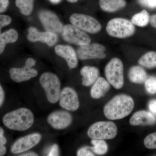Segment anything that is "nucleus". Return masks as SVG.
Listing matches in <instances>:
<instances>
[{"label":"nucleus","instance_id":"18","mask_svg":"<svg viewBox=\"0 0 156 156\" xmlns=\"http://www.w3.org/2000/svg\"><path fill=\"white\" fill-rule=\"evenodd\" d=\"M110 89L108 81L103 77H98L92 86L90 94L91 97L95 99H99L103 97Z\"/></svg>","mask_w":156,"mask_h":156},{"label":"nucleus","instance_id":"30","mask_svg":"<svg viewBox=\"0 0 156 156\" xmlns=\"http://www.w3.org/2000/svg\"><path fill=\"white\" fill-rule=\"evenodd\" d=\"M12 19L10 16L6 15H0V34L2 29L11 23Z\"/></svg>","mask_w":156,"mask_h":156},{"label":"nucleus","instance_id":"40","mask_svg":"<svg viewBox=\"0 0 156 156\" xmlns=\"http://www.w3.org/2000/svg\"><path fill=\"white\" fill-rule=\"evenodd\" d=\"M67 1L70 3H75L77 2L78 0H67Z\"/></svg>","mask_w":156,"mask_h":156},{"label":"nucleus","instance_id":"27","mask_svg":"<svg viewBox=\"0 0 156 156\" xmlns=\"http://www.w3.org/2000/svg\"><path fill=\"white\" fill-rule=\"evenodd\" d=\"M145 88L148 93L150 94L156 93V78L150 77L145 81Z\"/></svg>","mask_w":156,"mask_h":156},{"label":"nucleus","instance_id":"26","mask_svg":"<svg viewBox=\"0 0 156 156\" xmlns=\"http://www.w3.org/2000/svg\"><path fill=\"white\" fill-rule=\"evenodd\" d=\"M91 143L93 147H90V149L98 155H104L107 152L108 146L104 140L92 139Z\"/></svg>","mask_w":156,"mask_h":156},{"label":"nucleus","instance_id":"6","mask_svg":"<svg viewBox=\"0 0 156 156\" xmlns=\"http://www.w3.org/2000/svg\"><path fill=\"white\" fill-rule=\"evenodd\" d=\"M105 72L108 83L115 89L122 88L124 84V66L119 58H112L107 64Z\"/></svg>","mask_w":156,"mask_h":156},{"label":"nucleus","instance_id":"32","mask_svg":"<svg viewBox=\"0 0 156 156\" xmlns=\"http://www.w3.org/2000/svg\"><path fill=\"white\" fill-rule=\"evenodd\" d=\"M138 2L144 6L154 9L156 8V0H138Z\"/></svg>","mask_w":156,"mask_h":156},{"label":"nucleus","instance_id":"33","mask_svg":"<svg viewBox=\"0 0 156 156\" xmlns=\"http://www.w3.org/2000/svg\"><path fill=\"white\" fill-rule=\"evenodd\" d=\"M9 5V0H0V13L5 12Z\"/></svg>","mask_w":156,"mask_h":156},{"label":"nucleus","instance_id":"5","mask_svg":"<svg viewBox=\"0 0 156 156\" xmlns=\"http://www.w3.org/2000/svg\"><path fill=\"white\" fill-rule=\"evenodd\" d=\"M118 134L115 124L112 122L100 121L94 123L90 126L87 134L91 139L110 140L113 139Z\"/></svg>","mask_w":156,"mask_h":156},{"label":"nucleus","instance_id":"4","mask_svg":"<svg viewBox=\"0 0 156 156\" xmlns=\"http://www.w3.org/2000/svg\"><path fill=\"white\" fill-rule=\"evenodd\" d=\"M134 24L131 21L122 18L111 20L108 23L106 31L109 35L119 38H125L133 35L135 32Z\"/></svg>","mask_w":156,"mask_h":156},{"label":"nucleus","instance_id":"24","mask_svg":"<svg viewBox=\"0 0 156 156\" xmlns=\"http://www.w3.org/2000/svg\"><path fill=\"white\" fill-rule=\"evenodd\" d=\"M150 20L149 14L145 10L134 14L132 17L131 21L137 26L144 27L147 25Z\"/></svg>","mask_w":156,"mask_h":156},{"label":"nucleus","instance_id":"21","mask_svg":"<svg viewBox=\"0 0 156 156\" xmlns=\"http://www.w3.org/2000/svg\"><path fill=\"white\" fill-rule=\"evenodd\" d=\"M101 9L108 12H114L126 6L125 0H99Z\"/></svg>","mask_w":156,"mask_h":156},{"label":"nucleus","instance_id":"3","mask_svg":"<svg viewBox=\"0 0 156 156\" xmlns=\"http://www.w3.org/2000/svg\"><path fill=\"white\" fill-rule=\"evenodd\" d=\"M40 83L46 92L47 99L52 104L57 103L61 93V83L56 75L53 73H44L40 78Z\"/></svg>","mask_w":156,"mask_h":156},{"label":"nucleus","instance_id":"11","mask_svg":"<svg viewBox=\"0 0 156 156\" xmlns=\"http://www.w3.org/2000/svg\"><path fill=\"white\" fill-rule=\"evenodd\" d=\"M106 50V48L103 45L98 44H89L80 46L77 50V55L81 60L102 59L106 57V54L105 53Z\"/></svg>","mask_w":156,"mask_h":156},{"label":"nucleus","instance_id":"1","mask_svg":"<svg viewBox=\"0 0 156 156\" xmlns=\"http://www.w3.org/2000/svg\"><path fill=\"white\" fill-rule=\"evenodd\" d=\"M134 107V100L131 96L125 94L117 95L105 105L104 114L108 119L120 120L130 115Z\"/></svg>","mask_w":156,"mask_h":156},{"label":"nucleus","instance_id":"22","mask_svg":"<svg viewBox=\"0 0 156 156\" xmlns=\"http://www.w3.org/2000/svg\"><path fill=\"white\" fill-rule=\"evenodd\" d=\"M18 38V34L17 31L11 29L0 34V54L5 50L6 45L17 41Z\"/></svg>","mask_w":156,"mask_h":156},{"label":"nucleus","instance_id":"12","mask_svg":"<svg viewBox=\"0 0 156 156\" xmlns=\"http://www.w3.org/2000/svg\"><path fill=\"white\" fill-rule=\"evenodd\" d=\"M59 103L60 106L66 110L71 112L76 111L80 107L77 93L73 88L65 87L60 93Z\"/></svg>","mask_w":156,"mask_h":156},{"label":"nucleus","instance_id":"28","mask_svg":"<svg viewBox=\"0 0 156 156\" xmlns=\"http://www.w3.org/2000/svg\"><path fill=\"white\" fill-rule=\"evenodd\" d=\"M144 143L148 149H156V132L148 135L144 139Z\"/></svg>","mask_w":156,"mask_h":156},{"label":"nucleus","instance_id":"7","mask_svg":"<svg viewBox=\"0 0 156 156\" xmlns=\"http://www.w3.org/2000/svg\"><path fill=\"white\" fill-rule=\"evenodd\" d=\"M62 37L66 41L80 46L89 44L91 38L85 31L72 24L63 26Z\"/></svg>","mask_w":156,"mask_h":156},{"label":"nucleus","instance_id":"10","mask_svg":"<svg viewBox=\"0 0 156 156\" xmlns=\"http://www.w3.org/2000/svg\"><path fill=\"white\" fill-rule=\"evenodd\" d=\"M41 138V135L39 133H33L20 137L11 146V152L14 154H19L29 150L37 145Z\"/></svg>","mask_w":156,"mask_h":156},{"label":"nucleus","instance_id":"2","mask_svg":"<svg viewBox=\"0 0 156 156\" xmlns=\"http://www.w3.org/2000/svg\"><path fill=\"white\" fill-rule=\"evenodd\" d=\"M34 116L30 110L21 108L6 114L3 117L4 126L11 130L24 131L33 126Z\"/></svg>","mask_w":156,"mask_h":156},{"label":"nucleus","instance_id":"14","mask_svg":"<svg viewBox=\"0 0 156 156\" xmlns=\"http://www.w3.org/2000/svg\"><path fill=\"white\" fill-rule=\"evenodd\" d=\"M47 121L54 129L63 130L71 124L73 117L69 112L65 111H56L49 115Z\"/></svg>","mask_w":156,"mask_h":156},{"label":"nucleus","instance_id":"35","mask_svg":"<svg viewBox=\"0 0 156 156\" xmlns=\"http://www.w3.org/2000/svg\"><path fill=\"white\" fill-rule=\"evenodd\" d=\"M48 155L49 156L59 155V151H58V147L57 144H55L52 146Z\"/></svg>","mask_w":156,"mask_h":156},{"label":"nucleus","instance_id":"16","mask_svg":"<svg viewBox=\"0 0 156 156\" xmlns=\"http://www.w3.org/2000/svg\"><path fill=\"white\" fill-rule=\"evenodd\" d=\"M55 53L65 59L69 67L74 69L77 66L76 53L73 48L69 45H58L55 48Z\"/></svg>","mask_w":156,"mask_h":156},{"label":"nucleus","instance_id":"36","mask_svg":"<svg viewBox=\"0 0 156 156\" xmlns=\"http://www.w3.org/2000/svg\"><path fill=\"white\" fill-rule=\"evenodd\" d=\"M5 98V94L4 89L0 84V108L3 105Z\"/></svg>","mask_w":156,"mask_h":156},{"label":"nucleus","instance_id":"34","mask_svg":"<svg viewBox=\"0 0 156 156\" xmlns=\"http://www.w3.org/2000/svg\"><path fill=\"white\" fill-rule=\"evenodd\" d=\"M148 108L151 112L156 116V99L151 100L148 104Z\"/></svg>","mask_w":156,"mask_h":156},{"label":"nucleus","instance_id":"37","mask_svg":"<svg viewBox=\"0 0 156 156\" xmlns=\"http://www.w3.org/2000/svg\"><path fill=\"white\" fill-rule=\"evenodd\" d=\"M150 21L151 25L153 27L156 28V14H154L150 17Z\"/></svg>","mask_w":156,"mask_h":156},{"label":"nucleus","instance_id":"38","mask_svg":"<svg viewBox=\"0 0 156 156\" xmlns=\"http://www.w3.org/2000/svg\"><path fill=\"white\" fill-rule=\"evenodd\" d=\"M21 156H37L38 154L35 152H30L22 154L20 155Z\"/></svg>","mask_w":156,"mask_h":156},{"label":"nucleus","instance_id":"31","mask_svg":"<svg viewBox=\"0 0 156 156\" xmlns=\"http://www.w3.org/2000/svg\"><path fill=\"white\" fill-rule=\"evenodd\" d=\"M90 147H83L81 148L77 152L78 156H95L94 154L91 151L89 150Z\"/></svg>","mask_w":156,"mask_h":156},{"label":"nucleus","instance_id":"25","mask_svg":"<svg viewBox=\"0 0 156 156\" xmlns=\"http://www.w3.org/2000/svg\"><path fill=\"white\" fill-rule=\"evenodd\" d=\"M34 0H16L15 4L23 15L28 16L32 12Z\"/></svg>","mask_w":156,"mask_h":156},{"label":"nucleus","instance_id":"15","mask_svg":"<svg viewBox=\"0 0 156 156\" xmlns=\"http://www.w3.org/2000/svg\"><path fill=\"white\" fill-rule=\"evenodd\" d=\"M27 38L31 42L41 41L50 47L53 46L57 41V36L56 34L48 31L44 32H40L34 27L29 28Z\"/></svg>","mask_w":156,"mask_h":156},{"label":"nucleus","instance_id":"39","mask_svg":"<svg viewBox=\"0 0 156 156\" xmlns=\"http://www.w3.org/2000/svg\"><path fill=\"white\" fill-rule=\"evenodd\" d=\"M50 2L53 4H58V3L61 2V0H50Z\"/></svg>","mask_w":156,"mask_h":156},{"label":"nucleus","instance_id":"13","mask_svg":"<svg viewBox=\"0 0 156 156\" xmlns=\"http://www.w3.org/2000/svg\"><path fill=\"white\" fill-rule=\"evenodd\" d=\"M39 17L42 24L48 31L58 34L62 32L63 26L56 14L50 11H41Z\"/></svg>","mask_w":156,"mask_h":156},{"label":"nucleus","instance_id":"9","mask_svg":"<svg viewBox=\"0 0 156 156\" xmlns=\"http://www.w3.org/2000/svg\"><path fill=\"white\" fill-rule=\"evenodd\" d=\"M35 63L34 59L29 58L27 59L25 66L23 67L11 68L9 72L11 80L16 83H21L36 76L38 74L37 71L32 68Z\"/></svg>","mask_w":156,"mask_h":156},{"label":"nucleus","instance_id":"29","mask_svg":"<svg viewBox=\"0 0 156 156\" xmlns=\"http://www.w3.org/2000/svg\"><path fill=\"white\" fill-rule=\"evenodd\" d=\"M7 140L4 136V131L2 127H0V156L5 155L7 152L5 144Z\"/></svg>","mask_w":156,"mask_h":156},{"label":"nucleus","instance_id":"23","mask_svg":"<svg viewBox=\"0 0 156 156\" xmlns=\"http://www.w3.org/2000/svg\"><path fill=\"white\" fill-rule=\"evenodd\" d=\"M140 65L148 69L156 67V52L151 51L145 53L138 61Z\"/></svg>","mask_w":156,"mask_h":156},{"label":"nucleus","instance_id":"8","mask_svg":"<svg viewBox=\"0 0 156 156\" xmlns=\"http://www.w3.org/2000/svg\"><path fill=\"white\" fill-rule=\"evenodd\" d=\"M73 25L86 32L96 34L101 29V26L94 17L80 14H73L70 17Z\"/></svg>","mask_w":156,"mask_h":156},{"label":"nucleus","instance_id":"19","mask_svg":"<svg viewBox=\"0 0 156 156\" xmlns=\"http://www.w3.org/2000/svg\"><path fill=\"white\" fill-rule=\"evenodd\" d=\"M82 78V84L85 87H89L99 77V71L97 68L94 66H84L80 71Z\"/></svg>","mask_w":156,"mask_h":156},{"label":"nucleus","instance_id":"20","mask_svg":"<svg viewBox=\"0 0 156 156\" xmlns=\"http://www.w3.org/2000/svg\"><path fill=\"white\" fill-rule=\"evenodd\" d=\"M128 78L131 83L141 84L147 79V74L143 68L139 66L131 67L128 72Z\"/></svg>","mask_w":156,"mask_h":156},{"label":"nucleus","instance_id":"17","mask_svg":"<svg viewBox=\"0 0 156 156\" xmlns=\"http://www.w3.org/2000/svg\"><path fill=\"white\" fill-rule=\"evenodd\" d=\"M132 126H153L156 123V118L151 112L139 111L133 114L129 121Z\"/></svg>","mask_w":156,"mask_h":156}]
</instances>
